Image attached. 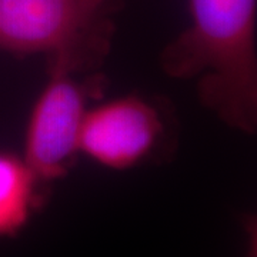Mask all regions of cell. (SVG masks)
Listing matches in <instances>:
<instances>
[{
    "instance_id": "cell-6",
    "label": "cell",
    "mask_w": 257,
    "mask_h": 257,
    "mask_svg": "<svg viewBox=\"0 0 257 257\" xmlns=\"http://www.w3.org/2000/svg\"><path fill=\"white\" fill-rule=\"evenodd\" d=\"M93 2H96V3H101V5H104V3H106V0H93Z\"/></svg>"
},
{
    "instance_id": "cell-3",
    "label": "cell",
    "mask_w": 257,
    "mask_h": 257,
    "mask_svg": "<svg viewBox=\"0 0 257 257\" xmlns=\"http://www.w3.org/2000/svg\"><path fill=\"white\" fill-rule=\"evenodd\" d=\"M86 92L70 69L55 64L45 90L32 110L25 138V162L39 180L63 176L79 152L86 114Z\"/></svg>"
},
{
    "instance_id": "cell-4",
    "label": "cell",
    "mask_w": 257,
    "mask_h": 257,
    "mask_svg": "<svg viewBox=\"0 0 257 257\" xmlns=\"http://www.w3.org/2000/svg\"><path fill=\"white\" fill-rule=\"evenodd\" d=\"M160 132V117L149 103L121 97L86 111L79 152L111 169H127L147 156Z\"/></svg>"
},
{
    "instance_id": "cell-2",
    "label": "cell",
    "mask_w": 257,
    "mask_h": 257,
    "mask_svg": "<svg viewBox=\"0 0 257 257\" xmlns=\"http://www.w3.org/2000/svg\"><path fill=\"white\" fill-rule=\"evenodd\" d=\"M103 5L93 0H0V47L12 53H52L72 70L106 45Z\"/></svg>"
},
{
    "instance_id": "cell-1",
    "label": "cell",
    "mask_w": 257,
    "mask_h": 257,
    "mask_svg": "<svg viewBox=\"0 0 257 257\" xmlns=\"http://www.w3.org/2000/svg\"><path fill=\"white\" fill-rule=\"evenodd\" d=\"M192 25L166 47L173 77L199 79L202 101L229 126L254 132L257 121V0H189Z\"/></svg>"
},
{
    "instance_id": "cell-5",
    "label": "cell",
    "mask_w": 257,
    "mask_h": 257,
    "mask_svg": "<svg viewBox=\"0 0 257 257\" xmlns=\"http://www.w3.org/2000/svg\"><path fill=\"white\" fill-rule=\"evenodd\" d=\"M39 177L23 157L0 152V236L18 231L36 202Z\"/></svg>"
}]
</instances>
